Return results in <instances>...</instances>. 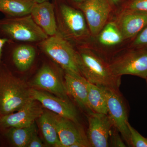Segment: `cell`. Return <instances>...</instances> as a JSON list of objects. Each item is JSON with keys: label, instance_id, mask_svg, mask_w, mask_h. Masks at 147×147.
Segmentation results:
<instances>
[{"label": "cell", "instance_id": "6da1fadb", "mask_svg": "<svg viewBox=\"0 0 147 147\" xmlns=\"http://www.w3.org/2000/svg\"><path fill=\"white\" fill-rule=\"evenodd\" d=\"M30 84L0 63V119L18 111L32 99Z\"/></svg>", "mask_w": 147, "mask_h": 147}, {"label": "cell", "instance_id": "7a4b0ae2", "mask_svg": "<svg viewBox=\"0 0 147 147\" xmlns=\"http://www.w3.org/2000/svg\"><path fill=\"white\" fill-rule=\"evenodd\" d=\"M57 32L78 46L85 45L90 33L82 11L63 0H54Z\"/></svg>", "mask_w": 147, "mask_h": 147}, {"label": "cell", "instance_id": "3957f363", "mask_svg": "<svg viewBox=\"0 0 147 147\" xmlns=\"http://www.w3.org/2000/svg\"><path fill=\"white\" fill-rule=\"evenodd\" d=\"M79 70L90 83L98 86L119 89L121 77L115 75L108 62L86 45L77 47Z\"/></svg>", "mask_w": 147, "mask_h": 147}, {"label": "cell", "instance_id": "277c9868", "mask_svg": "<svg viewBox=\"0 0 147 147\" xmlns=\"http://www.w3.org/2000/svg\"><path fill=\"white\" fill-rule=\"evenodd\" d=\"M0 36L12 42L36 44L48 37L36 24L30 14L0 19Z\"/></svg>", "mask_w": 147, "mask_h": 147}, {"label": "cell", "instance_id": "5b68a950", "mask_svg": "<svg viewBox=\"0 0 147 147\" xmlns=\"http://www.w3.org/2000/svg\"><path fill=\"white\" fill-rule=\"evenodd\" d=\"M40 50L59 65L64 71L81 75L77 50L57 32L36 44Z\"/></svg>", "mask_w": 147, "mask_h": 147}, {"label": "cell", "instance_id": "8992f818", "mask_svg": "<svg viewBox=\"0 0 147 147\" xmlns=\"http://www.w3.org/2000/svg\"><path fill=\"white\" fill-rule=\"evenodd\" d=\"M108 62L113 73L147 78V47L134 48L113 56Z\"/></svg>", "mask_w": 147, "mask_h": 147}, {"label": "cell", "instance_id": "52a82bcc", "mask_svg": "<svg viewBox=\"0 0 147 147\" xmlns=\"http://www.w3.org/2000/svg\"><path fill=\"white\" fill-rule=\"evenodd\" d=\"M101 87L107 100V115L113 127L117 129L129 146H131L130 132L128 126V113L123 97L119 89Z\"/></svg>", "mask_w": 147, "mask_h": 147}, {"label": "cell", "instance_id": "ba28073f", "mask_svg": "<svg viewBox=\"0 0 147 147\" xmlns=\"http://www.w3.org/2000/svg\"><path fill=\"white\" fill-rule=\"evenodd\" d=\"M51 65L43 64L30 84L32 88L50 92L65 100H70L65 86L64 75Z\"/></svg>", "mask_w": 147, "mask_h": 147}, {"label": "cell", "instance_id": "9c48e42d", "mask_svg": "<svg viewBox=\"0 0 147 147\" xmlns=\"http://www.w3.org/2000/svg\"><path fill=\"white\" fill-rule=\"evenodd\" d=\"M30 93L32 98L38 101L43 108L79 123L78 111L71 100L63 99L53 94L32 87Z\"/></svg>", "mask_w": 147, "mask_h": 147}, {"label": "cell", "instance_id": "30bf717a", "mask_svg": "<svg viewBox=\"0 0 147 147\" xmlns=\"http://www.w3.org/2000/svg\"><path fill=\"white\" fill-rule=\"evenodd\" d=\"M44 110L37 100L32 98L21 109L0 119V131L13 127L31 125L42 115Z\"/></svg>", "mask_w": 147, "mask_h": 147}, {"label": "cell", "instance_id": "8fae6325", "mask_svg": "<svg viewBox=\"0 0 147 147\" xmlns=\"http://www.w3.org/2000/svg\"><path fill=\"white\" fill-rule=\"evenodd\" d=\"M75 7L84 13L91 34H98L106 25L111 7L107 0H90Z\"/></svg>", "mask_w": 147, "mask_h": 147}, {"label": "cell", "instance_id": "7c38bea8", "mask_svg": "<svg viewBox=\"0 0 147 147\" xmlns=\"http://www.w3.org/2000/svg\"><path fill=\"white\" fill-rule=\"evenodd\" d=\"M88 117L86 134L91 147L110 146L109 140L113 126L108 115L92 113Z\"/></svg>", "mask_w": 147, "mask_h": 147}, {"label": "cell", "instance_id": "4fadbf2b", "mask_svg": "<svg viewBox=\"0 0 147 147\" xmlns=\"http://www.w3.org/2000/svg\"><path fill=\"white\" fill-rule=\"evenodd\" d=\"M64 81L67 93L87 115L93 113L88 102V81L82 75L64 71Z\"/></svg>", "mask_w": 147, "mask_h": 147}, {"label": "cell", "instance_id": "5bb4252c", "mask_svg": "<svg viewBox=\"0 0 147 147\" xmlns=\"http://www.w3.org/2000/svg\"><path fill=\"white\" fill-rule=\"evenodd\" d=\"M51 113L62 147H70L76 142L88 139L86 133L80 123L53 112Z\"/></svg>", "mask_w": 147, "mask_h": 147}, {"label": "cell", "instance_id": "9a60e30c", "mask_svg": "<svg viewBox=\"0 0 147 147\" xmlns=\"http://www.w3.org/2000/svg\"><path fill=\"white\" fill-rule=\"evenodd\" d=\"M124 39L137 35L147 25V13L127 9L116 22Z\"/></svg>", "mask_w": 147, "mask_h": 147}, {"label": "cell", "instance_id": "2e32d148", "mask_svg": "<svg viewBox=\"0 0 147 147\" xmlns=\"http://www.w3.org/2000/svg\"><path fill=\"white\" fill-rule=\"evenodd\" d=\"M30 14L36 24L48 36L57 34V29L53 3L47 1L35 3Z\"/></svg>", "mask_w": 147, "mask_h": 147}, {"label": "cell", "instance_id": "e0dca14e", "mask_svg": "<svg viewBox=\"0 0 147 147\" xmlns=\"http://www.w3.org/2000/svg\"><path fill=\"white\" fill-rule=\"evenodd\" d=\"M36 53V47L32 43L16 45L11 51L10 61L18 71L25 72L32 65Z\"/></svg>", "mask_w": 147, "mask_h": 147}, {"label": "cell", "instance_id": "ac0fdd59", "mask_svg": "<svg viewBox=\"0 0 147 147\" xmlns=\"http://www.w3.org/2000/svg\"><path fill=\"white\" fill-rule=\"evenodd\" d=\"M37 132L35 122L30 126L13 127L1 132L3 137L11 146L16 147H27L33 135Z\"/></svg>", "mask_w": 147, "mask_h": 147}, {"label": "cell", "instance_id": "d6986e66", "mask_svg": "<svg viewBox=\"0 0 147 147\" xmlns=\"http://www.w3.org/2000/svg\"><path fill=\"white\" fill-rule=\"evenodd\" d=\"M37 120L47 144L53 147H62L51 112L44 110L42 115Z\"/></svg>", "mask_w": 147, "mask_h": 147}, {"label": "cell", "instance_id": "ffe728a7", "mask_svg": "<svg viewBox=\"0 0 147 147\" xmlns=\"http://www.w3.org/2000/svg\"><path fill=\"white\" fill-rule=\"evenodd\" d=\"M35 2L32 0H0V12L5 17H19L30 14Z\"/></svg>", "mask_w": 147, "mask_h": 147}, {"label": "cell", "instance_id": "44dd1931", "mask_svg": "<svg viewBox=\"0 0 147 147\" xmlns=\"http://www.w3.org/2000/svg\"><path fill=\"white\" fill-rule=\"evenodd\" d=\"M88 102L89 107L94 113L108 115L107 100L100 86L88 82Z\"/></svg>", "mask_w": 147, "mask_h": 147}, {"label": "cell", "instance_id": "7402d4cb", "mask_svg": "<svg viewBox=\"0 0 147 147\" xmlns=\"http://www.w3.org/2000/svg\"><path fill=\"white\" fill-rule=\"evenodd\" d=\"M98 41L105 46H113L120 44L123 36L116 22H110L105 25L98 34Z\"/></svg>", "mask_w": 147, "mask_h": 147}, {"label": "cell", "instance_id": "603a6c76", "mask_svg": "<svg viewBox=\"0 0 147 147\" xmlns=\"http://www.w3.org/2000/svg\"><path fill=\"white\" fill-rule=\"evenodd\" d=\"M128 126L130 132L131 146L147 147V138L143 137L128 123Z\"/></svg>", "mask_w": 147, "mask_h": 147}, {"label": "cell", "instance_id": "cb8c5ba5", "mask_svg": "<svg viewBox=\"0 0 147 147\" xmlns=\"http://www.w3.org/2000/svg\"><path fill=\"white\" fill-rule=\"evenodd\" d=\"M132 46L134 48L147 47V25L135 37Z\"/></svg>", "mask_w": 147, "mask_h": 147}, {"label": "cell", "instance_id": "d4e9b609", "mask_svg": "<svg viewBox=\"0 0 147 147\" xmlns=\"http://www.w3.org/2000/svg\"><path fill=\"white\" fill-rule=\"evenodd\" d=\"M121 137V134L117 129L113 127L110 138V144L111 146L126 147V145L124 143Z\"/></svg>", "mask_w": 147, "mask_h": 147}, {"label": "cell", "instance_id": "484cf974", "mask_svg": "<svg viewBox=\"0 0 147 147\" xmlns=\"http://www.w3.org/2000/svg\"><path fill=\"white\" fill-rule=\"evenodd\" d=\"M127 9L147 13V0H132L129 5Z\"/></svg>", "mask_w": 147, "mask_h": 147}, {"label": "cell", "instance_id": "4316f807", "mask_svg": "<svg viewBox=\"0 0 147 147\" xmlns=\"http://www.w3.org/2000/svg\"><path fill=\"white\" fill-rule=\"evenodd\" d=\"M46 145L43 144L39 137L38 136L37 133L36 132L30 140L27 147H47Z\"/></svg>", "mask_w": 147, "mask_h": 147}, {"label": "cell", "instance_id": "83f0119b", "mask_svg": "<svg viewBox=\"0 0 147 147\" xmlns=\"http://www.w3.org/2000/svg\"><path fill=\"white\" fill-rule=\"evenodd\" d=\"M10 40L6 38H2L0 36V63L2 61L3 51L6 44Z\"/></svg>", "mask_w": 147, "mask_h": 147}, {"label": "cell", "instance_id": "f1b7e54d", "mask_svg": "<svg viewBox=\"0 0 147 147\" xmlns=\"http://www.w3.org/2000/svg\"><path fill=\"white\" fill-rule=\"evenodd\" d=\"M65 2L69 3H71V5L73 6L76 7V5L88 1L90 0H63Z\"/></svg>", "mask_w": 147, "mask_h": 147}, {"label": "cell", "instance_id": "f546056e", "mask_svg": "<svg viewBox=\"0 0 147 147\" xmlns=\"http://www.w3.org/2000/svg\"><path fill=\"white\" fill-rule=\"evenodd\" d=\"M35 3H40L46 1L48 0H32Z\"/></svg>", "mask_w": 147, "mask_h": 147}, {"label": "cell", "instance_id": "4dcf8cb0", "mask_svg": "<svg viewBox=\"0 0 147 147\" xmlns=\"http://www.w3.org/2000/svg\"><path fill=\"white\" fill-rule=\"evenodd\" d=\"M112 2L114 3L117 4L119 2V1L120 0H110Z\"/></svg>", "mask_w": 147, "mask_h": 147}, {"label": "cell", "instance_id": "1f68e13d", "mask_svg": "<svg viewBox=\"0 0 147 147\" xmlns=\"http://www.w3.org/2000/svg\"><path fill=\"white\" fill-rule=\"evenodd\" d=\"M146 84H147V78L146 79Z\"/></svg>", "mask_w": 147, "mask_h": 147}, {"label": "cell", "instance_id": "d6a6232c", "mask_svg": "<svg viewBox=\"0 0 147 147\" xmlns=\"http://www.w3.org/2000/svg\"><path fill=\"white\" fill-rule=\"evenodd\" d=\"M1 134H2V133H1V131H0V135H1Z\"/></svg>", "mask_w": 147, "mask_h": 147}]
</instances>
